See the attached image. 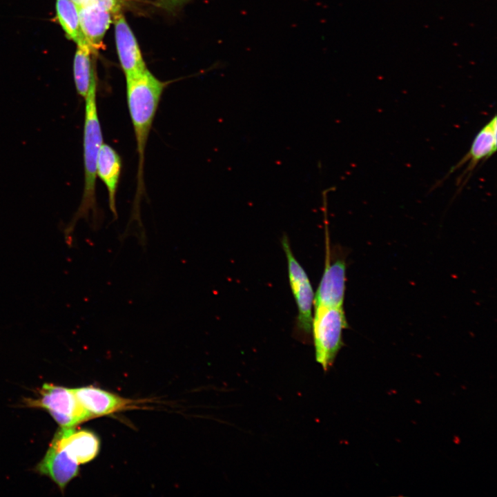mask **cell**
I'll return each mask as SVG.
<instances>
[{
	"label": "cell",
	"instance_id": "obj_1",
	"mask_svg": "<svg viewBox=\"0 0 497 497\" xmlns=\"http://www.w3.org/2000/svg\"><path fill=\"white\" fill-rule=\"evenodd\" d=\"M126 99L135 133L138 164L134 211L138 214L140 201L145 193V150L159 104L168 81L157 78L148 68L126 77Z\"/></svg>",
	"mask_w": 497,
	"mask_h": 497
},
{
	"label": "cell",
	"instance_id": "obj_2",
	"mask_svg": "<svg viewBox=\"0 0 497 497\" xmlns=\"http://www.w3.org/2000/svg\"><path fill=\"white\" fill-rule=\"evenodd\" d=\"M85 99L83 137L84 184L83 195L76 218L88 216L96 209L97 163L103 136L97 106V79Z\"/></svg>",
	"mask_w": 497,
	"mask_h": 497
},
{
	"label": "cell",
	"instance_id": "obj_3",
	"mask_svg": "<svg viewBox=\"0 0 497 497\" xmlns=\"http://www.w3.org/2000/svg\"><path fill=\"white\" fill-rule=\"evenodd\" d=\"M347 327L343 306L314 308L311 332L315 360L325 371L343 346L342 331Z\"/></svg>",
	"mask_w": 497,
	"mask_h": 497
},
{
	"label": "cell",
	"instance_id": "obj_4",
	"mask_svg": "<svg viewBox=\"0 0 497 497\" xmlns=\"http://www.w3.org/2000/svg\"><path fill=\"white\" fill-rule=\"evenodd\" d=\"M27 406L44 409L62 427H72L92 418L71 389L44 384L35 399H26Z\"/></svg>",
	"mask_w": 497,
	"mask_h": 497
},
{
	"label": "cell",
	"instance_id": "obj_5",
	"mask_svg": "<svg viewBox=\"0 0 497 497\" xmlns=\"http://www.w3.org/2000/svg\"><path fill=\"white\" fill-rule=\"evenodd\" d=\"M282 245L287 260L290 286L298 307L297 326L300 331L309 334L313 320L314 292L306 271L294 256L286 236L282 240Z\"/></svg>",
	"mask_w": 497,
	"mask_h": 497
},
{
	"label": "cell",
	"instance_id": "obj_6",
	"mask_svg": "<svg viewBox=\"0 0 497 497\" xmlns=\"http://www.w3.org/2000/svg\"><path fill=\"white\" fill-rule=\"evenodd\" d=\"M496 149L497 117L495 115L477 133L468 153L451 167L442 181L443 182L447 176L467 163L456 181L458 191L461 190L469 181L476 166L481 162L491 157L496 153Z\"/></svg>",
	"mask_w": 497,
	"mask_h": 497
},
{
	"label": "cell",
	"instance_id": "obj_7",
	"mask_svg": "<svg viewBox=\"0 0 497 497\" xmlns=\"http://www.w3.org/2000/svg\"><path fill=\"white\" fill-rule=\"evenodd\" d=\"M113 23L117 52L125 77L144 71L147 67L141 49L123 12L114 15Z\"/></svg>",
	"mask_w": 497,
	"mask_h": 497
},
{
	"label": "cell",
	"instance_id": "obj_8",
	"mask_svg": "<svg viewBox=\"0 0 497 497\" xmlns=\"http://www.w3.org/2000/svg\"><path fill=\"white\" fill-rule=\"evenodd\" d=\"M346 283L344 259L328 262L314 295V308L343 306Z\"/></svg>",
	"mask_w": 497,
	"mask_h": 497
},
{
	"label": "cell",
	"instance_id": "obj_9",
	"mask_svg": "<svg viewBox=\"0 0 497 497\" xmlns=\"http://www.w3.org/2000/svg\"><path fill=\"white\" fill-rule=\"evenodd\" d=\"M52 443L62 449L78 464L86 463L96 457L99 450L98 437L88 430L62 427L56 433Z\"/></svg>",
	"mask_w": 497,
	"mask_h": 497
},
{
	"label": "cell",
	"instance_id": "obj_10",
	"mask_svg": "<svg viewBox=\"0 0 497 497\" xmlns=\"http://www.w3.org/2000/svg\"><path fill=\"white\" fill-rule=\"evenodd\" d=\"M78 465L65 450L51 442L45 456L37 465L36 471L48 476L60 489L64 490L67 484L77 475Z\"/></svg>",
	"mask_w": 497,
	"mask_h": 497
},
{
	"label": "cell",
	"instance_id": "obj_11",
	"mask_svg": "<svg viewBox=\"0 0 497 497\" xmlns=\"http://www.w3.org/2000/svg\"><path fill=\"white\" fill-rule=\"evenodd\" d=\"M72 390L79 402L92 417L113 413L126 409L133 404L130 400L92 386Z\"/></svg>",
	"mask_w": 497,
	"mask_h": 497
},
{
	"label": "cell",
	"instance_id": "obj_12",
	"mask_svg": "<svg viewBox=\"0 0 497 497\" xmlns=\"http://www.w3.org/2000/svg\"><path fill=\"white\" fill-rule=\"evenodd\" d=\"M77 8L81 30L92 50L96 53L101 46L106 31L113 22L114 15L97 4Z\"/></svg>",
	"mask_w": 497,
	"mask_h": 497
},
{
	"label": "cell",
	"instance_id": "obj_13",
	"mask_svg": "<svg viewBox=\"0 0 497 497\" xmlns=\"http://www.w3.org/2000/svg\"><path fill=\"white\" fill-rule=\"evenodd\" d=\"M121 172V159L110 145L102 144L97 158V176L104 184L108 196L109 207L117 216L116 195Z\"/></svg>",
	"mask_w": 497,
	"mask_h": 497
},
{
	"label": "cell",
	"instance_id": "obj_14",
	"mask_svg": "<svg viewBox=\"0 0 497 497\" xmlns=\"http://www.w3.org/2000/svg\"><path fill=\"white\" fill-rule=\"evenodd\" d=\"M95 53L87 46H77L73 61V76L77 92L86 98L92 82L97 79L92 59Z\"/></svg>",
	"mask_w": 497,
	"mask_h": 497
},
{
	"label": "cell",
	"instance_id": "obj_15",
	"mask_svg": "<svg viewBox=\"0 0 497 497\" xmlns=\"http://www.w3.org/2000/svg\"><path fill=\"white\" fill-rule=\"evenodd\" d=\"M56 18L68 39L77 46H87L92 50L81 30L78 8L71 0L56 1Z\"/></svg>",
	"mask_w": 497,
	"mask_h": 497
},
{
	"label": "cell",
	"instance_id": "obj_16",
	"mask_svg": "<svg viewBox=\"0 0 497 497\" xmlns=\"http://www.w3.org/2000/svg\"><path fill=\"white\" fill-rule=\"evenodd\" d=\"M77 7L97 4L110 11L113 15L122 12L128 0H71Z\"/></svg>",
	"mask_w": 497,
	"mask_h": 497
},
{
	"label": "cell",
	"instance_id": "obj_17",
	"mask_svg": "<svg viewBox=\"0 0 497 497\" xmlns=\"http://www.w3.org/2000/svg\"><path fill=\"white\" fill-rule=\"evenodd\" d=\"M190 1L191 0H156L155 5L167 12H174Z\"/></svg>",
	"mask_w": 497,
	"mask_h": 497
}]
</instances>
